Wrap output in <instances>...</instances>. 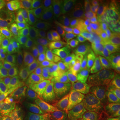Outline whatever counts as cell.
<instances>
[{"label": "cell", "instance_id": "6da1fadb", "mask_svg": "<svg viewBox=\"0 0 120 120\" xmlns=\"http://www.w3.org/2000/svg\"><path fill=\"white\" fill-rule=\"evenodd\" d=\"M31 32L29 25L14 17L0 19V54L18 55L30 42Z\"/></svg>", "mask_w": 120, "mask_h": 120}, {"label": "cell", "instance_id": "7a4b0ae2", "mask_svg": "<svg viewBox=\"0 0 120 120\" xmlns=\"http://www.w3.org/2000/svg\"><path fill=\"white\" fill-rule=\"evenodd\" d=\"M107 36V27L104 11L93 17H89L81 38L82 40L99 45Z\"/></svg>", "mask_w": 120, "mask_h": 120}, {"label": "cell", "instance_id": "3957f363", "mask_svg": "<svg viewBox=\"0 0 120 120\" xmlns=\"http://www.w3.org/2000/svg\"><path fill=\"white\" fill-rule=\"evenodd\" d=\"M67 53L77 59L94 61L103 53V49L99 45L82 39H76Z\"/></svg>", "mask_w": 120, "mask_h": 120}, {"label": "cell", "instance_id": "277c9868", "mask_svg": "<svg viewBox=\"0 0 120 120\" xmlns=\"http://www.w3.org/2000/svg\"><path fill=\"white\" fill-rule=\"evenodd\" d=\"M14 17L23 23L34 21L41 17L38 1H17L12 5Z\"/></svg>", "mask_w": 120, "mask_h": 120}, {"label": "cell", "instance_id": "5b68a950", "mask_svg": "<svg viewBox=\"0 0 120 120\" xmlns=\"http://www.w3.org/2000/svg\"><path fill=\"white\" fill-rule=\"evenodd\" d=\"M104 12L107 27V36L113 37L120 33V1H105Z\"/></svg>", "mask_w": 120, "mask_h": 120}, {"label": "cell", "instance_id": "8992f818", "mask_svg": "<svg viewBox=\"0 0 120 120\" xmlns=\"http://www.w3.org/2000/svg\"><path fill=\"white\" fill-rule=\"evenodd\" d=\"M41 17H46L54 20L64 19V0L38 1Z\"/></svg>", "mask_w": 120, "mask_h": 120}, {"label": "cell", "instance_id": "52a82bcc", "mask_svg": "<svg viewBox=\"0 0 120 120\" xmlns=\"http://www.w3.org/2000/svg\"><path fill=\"white\" fill-rule=\"evenodd\" d=\"M56 31H57V46L60 52H66L68 51L76 40L68 29L64 19L56 20Z\"/></svg>", "mask_w": 120, "mask_h": 120}, {"label": "cell", "instance_id": "ba28073f", "mask_svg": "<svg viewBox=\"0 0 120 120\" xmlns=\"http://www.w3.org/2000/svg\"><path fill=\"white\" fill-rule=\"evenodd\" d=\"M58 56L57 74L67 81L76 74V58L67 53L60 51H58Z\"/></svg>", "mask_w": 120, "mask_h": 120}, {"label": "cell", "instance_id": "9c48e42d", "mask_svg": "<svg viewBox=\"0 0 120 120\" xmlns=\"http://www.w3.org/2000/svg\"><path fill=\"white\" fill-rule=\"evenodd\" d=\"M0 65L17 79H20L27 72L26 68L15 54H0Z\"/></svg>", "mask_w": 120, "mask_h": 120}, {"label": "cell", "instance_id": "30bf717a", "mask_svg": "<svg viewBox=\"0 0 120 120\" xmlns=\"http://www.w3.org/2000/svg\"><path fill=\"white\" fill-rule=\"evenodd\" d=\"M68 86H73L78 89L95 94L96 91L101 83L94 76H87L75 74L71 78L67 80Z\"/></svg>", "mask_w": 120, "mask_h": 120}, {"label": "cell", "instance_id": "8fae6325", "mask_svg": "<svg viewBox=\"0 0 120 120\" xmlns=\"http://www.w3.org/2000/svg\"><path fill=\"white\" fill-rule=\"evenodd\" d=\"M88 14L86 11H82L73 17L64 19L68 29L75 38H80L82 31L88 19Z\"/></svg>", "mask_w": 120, "mask_h": 120}, {"label": "cell", "instance_id": "7c38bea8", "mask_svg": "<svg viewBox=\"0 0 120 120\" xmlns=\"http://www.w3.org/2000/svg\"><path fill=\"white\" fill-rule=\"evenodd\" d=\"M18 59L27 69V71L34 73L38 71V60L32 46L26 45L18 53Z\"/></svg>", "mask_w": 120, "mask_h": 120}, {"label": "cell", "instance_id": "4fadbf2b", "mask_svg": "<svg viewBox=\"0 0 120 120\" xmlns=\"http://www.w3.org/2000/svg\"><path fill=\"white\" fill-rule=\"evenodd\" d=\"M26 74L35 82L39 90L45 91L50 88L57 76V73H49L39 71L34 73L27 71Z\"/></svg>", "mask_w": 120, "mask_h": 120}, {"label": "cell", "instance_id": "5bb4252c", "mask_svg": "<svg viewBox=\"0 0 120 120\" xmlns=\"http://www.w3.org/2000/svg\"><path fill=\"white\" fill-rule=\"evenodd\" d=\"M19 80L23 87L26 97L28 99L30 105H35L38 103L39 101L41 94L39 88L35 82L26 74L19 79Z\"/></svg>", "mask_w": 120, "mask_h": 120}, {"label": "cell", "instance_id": "9a60e30c", "mask_svg": "<svg viewBox=\"0 0 120 120\" xmlns=\"http://www.w3.org/2000/svg\"><path fill=\"white\" fill-rule=\"evenodd\" d=\"M99 98L105 100L110 98L120 96V82L101 83L96 91Z\"/></svg>", "mask_w": 120, "mask_h": 120}, {"label": "cell", "instance_id": "2e32d148", "mask_svg": "<svg viewBox=\"0 0 120 120\" xmlns=\"http://www.w3.org/2000/svg\"><path fill=\"white\" fill-rule=\"evenodd\" d=\"M86 1L64 0V19L73 17L86 9Z\"/></svg>", "mask_w": 120, "mask_h": 120}, {"label": "cell", "instance_id": "e0dca14e", "mask_svg": "<svg viewBox=\"0 0 120 120\" xmlns=\"http://www.w3.org/2000/svg\"><path fill=\"white\" fill-rule=\"evenodd\" d=\"M30 42L31 45H46L49 46H53L49 39L48 38L42 24L38 19L35 23L34 30L31 35Z\"/></svg>", "mask_w": 120, "mask_h": 120}, {"label": "cell", "instance_id": "ac0fdd59", "mask_svg": "<svg viewBox=\"0 0 120 120\" xmlns=\"http://www.w3.org/2000/svg\"><path fill=\"white\" fill-rule=\"evenodd\" d=\"M58 51L43 60L38 61V71L49 73H57L58 69Z\"/></svg>", "mask_w": 120, "mask_h": 120}, {"label": "cell", "instance_id": "d6986e66", "mask_svg": "<svg viewBox=\"0 0 120 120\" xmlns=\"http://www.w3.org/2000/svg\"><path fill=\"white\" fill-rule=\"evenodd\" d=\"M90 106L92 120H107L108 108L105 106L103 100L95 95Z\"/></svg>", "mask_w": 120, "mask_h": 120}, {"label": "cell", "instance_id": "ffe728a7", "mask_svg": "<svg viewBox=\"0 0 120 120\" xmlns=\"http://www.w3.org/2000/svg\"><path fill=\"white\" fill-rule=\"evenodd\" d=\"M68 87L75 98L78 109L91 105L93 99L95 96V94L87 92L86 91L74 87L73 86H68Z\"/></svg>", "mask_w": 120, "mask_h": 120}, {"label": "cell", "instance_id": "44dd1931", "mask_svg": "<svg viewBox=\"0 0 120 120\" xmlns=\"http://www.w3.org/2000/svg\"><path fill=\"white\" fill-rule=\"evenodd\" d=\"M39 22L42 24L48 38L49 39L52 45L57 49V31H56V20L46 17H41L38 19Z\"/></svg>", "mask_w": 120, "mask_h": 120}, {"label": "cell", "instance_id": "7402d4cb", "mask_svg": "<svg viewBox=\"0 0 120 120\" xmlns=\"http://www.w3.org/2000/svg\"><path fill=\"white\" fill-rule=\"evenodd\" d=\"M19 84V80L13 75L9 76L5 80L1 91V95L13 101V98Z\"/></svg>", "mask_w": 120, "mask_h": 120}, {"label": "cell", "instance_id": "603a6c76", "mask_svg": "<svg viewBox=\"0 0 120 120\" xmlns=\"http://www.w3.org/2000/svg\"><path fill=\"white\" fill-rule=\"evenodd\" d=\"M61 101V106L63 107L64 111L68 114V116L71 119H73L78 109L75 98L69 89L67 90L64 94L62 95Z\"/></svg>", "mask_w": 120, "mask_h": 120}, {"label": "cell", "instance_id": "cb8c5ba5", "mask_svg": "<svg viewBox=\"0 0 120 120\" xmlns=\"http://www.w3.org/2000/svg\"><path fill=\"white\" fill-rule=\"evenodd\" d=\"M67 81L64 80L61 77L58 75L56 77V80L53 83L50 88L47 90V93L49 95L53 97H60L62 96L65 93V91L68 90Z\"/></svg>", "mask_w": 120, "mask_h": 120}, {"label": "cell", "instance_id": "d4e9b609", "mask_svg": "<svg viewBox=\"0 0 120 120\" xmlns=\"http://www.w3.org/2000/svg\"><path fill=\"white\" fill-rule=\"evenodd\" d=\"M100 62L105 72L112 82H120V70L113 61L103 60Z\"/></svg>", "mask_w": 120, "mask_h": 120}, {"label": "cell", "instance_id": "484cf974", "mask_svg": "<svg viewBox=\"0 0 120 120\" xmlns=\"http://www.w3.org/2000/svg\"><path fill=\"white\" fill-rule=\"evenodd\" d=\"M31 105L28 99L27 98L23 87L20 83L17 87L15 94L13 98V106L15 109H24L25 107Z\"/></svg>", "mask_w": 120, "mask_h": 120}, {"label": "cell", "instance_id": "4316f807", "mask_svg": "<svg viewBox=\"0 0 120 120\" xmlns=\"http://www.w3.org/2000/svg\"><path fill=\"white\" fill-rule=\"evenodd\" d=\"M47 120H59L65 112L61 105L48 102L46 106Z\"/></svg>", "mask_w": 120, "mask_h": 120}, {"label": "cell", "instance_id": "83f0119b", "mask_svg": "<svg viewBox=\"0 0 120 120\" xmlns=\"http://www.w3.org/2000/svg\"><path fill=\"white\" fill-rule=\"evenodd\" d=\"M76 63V74L81 75L94 76L93 65L90 61L82 59H77Z\"/></svg>", "mask_w": 120, "mask_h": 120}, {"label": "cell", "instance_id": "f1b7e54d", "mask_svg": "<svg viewBox=\"0 0 120 120\" xmlns=\"http://www.w3.org/2000/svg\"><path fill=\"white\" fill-rule=\"evenodd\" d=\"M105 1L90 0L86 4V11L89 17H93L104 11Z\"/></svg>", "mask_w": 120, "mask_h": 120}, {"label": "cell", "instance_id": "f546056e", "mask_svg": "<svg viewBox=\"0 0 120 120\" xmlns=\"http://www.w3.org/2000/svg\"><path fill=\"white\" fill-rule=\"evenodd\" d=\"M34 50L38 61L41 60L50 56L54 52L58 50L53 46H49L46 45H31Z\"/></svg>", "mask_w": 120, "mask_h": 120}, {"label": "cell", "instance_id": "4dcf8cb0", "mask_svg": "<svg viewBox=\"0 0 120 120\" xmlns=\"http://www.w3.org/2000/svg\"><path fill=\"white\" fill-rule=\"evenodd\" d=\"M9 120H33V111L27 109L14 108Z\"/></svg>", "mask_w": 120, "mask_h": 120}, {"label": "cell", "instance_id": "1f68e13d", "mask_svg": "<svg viewBox=\"0 0 120 120\" xmlns=\"http://www.w3.org/2000/svg\"><path fill=\"white\" fill-rule=\"evenodd\" d=\"M33 120H47L46 105L42 101H39L34 105Z\"/></svg>", "mask_w": 120, "mask_h": 120}, {"label": "cell", "instance_id": "d6a6232c", "mask_svg": "<svg viewBox=\"0 0 120 120\" xmlns=\"http://www.w3.org/2000/svg\"><path fill=\"white\" fill-rule=\"evenodd\" d=\"M93 73H94V77L101 83L112 82L107 76L106 73L105 72L101 62H98L95 64L93 69Z\"/></svg>", "mask_w": 120, "mask_h": 120}, {"label": "cell", "instance_id": "836d02e7", "mask_svg": "<svg viewBox=\"0 0 120 120\" xmlns=\"http://www.w3.org/2000/svg\"><path fill=\"white\" fill-rule=\"evenodd\" d=\"M91 112L90 105L79 109L72 120H91Z\"/></svg>", "mask_w": 120, "mask_h": 120}, {"label": "cell", "instance_id": "e575fe53", "mask_svg": "<svg viewBox=\"0 0 120 120\" xmlns=\"http://www.w3.org/2000/svg\"><path fill=\"white\" fill-rule=\"evenodd\" d=\"M105 107L115 111L120 115V96L116 98H110L103 100Z\"/></svg>", "mask_w": 120, "mask_h": 120}, {"label": "cell", "instance_id": "d590c367", "mask_svg": "<svg viewBox=\"0 0 120 120\" xmlns=\"http://www.w3.org/2000/svg\"><path fill=\"white\" fill-rule=\"evenodd\" d=\"M12 9L11 1L6 0H0V19L5 17V15Z\"/></svg>", "mask_w": 120, "mask_h": 120}, {"label": "cell", "instance_id": "8d00e7d4", "mask_svg": "<svg viewBox=\"0 0 120 120\" xmlns=\"http://www.w3.org/2000/svg\"><path fill=\"white\" fill-rule=\"evenodd\" d=\"M13 109V106H0V120H9Z\"/></svg>", "mask_w": 120, "mask_h": 120}, {"label": "cell", "instance_id": "74e56055", "mask_svg": "<svg viewBox=\"0 0 120 120\" xmlns=\"http://www.w3.org/2000/svg\"><path fill=\"white\" fill-rule=\"evenodd\" d=\"M110 55L113 60V62L117 66V68L120 70V53L111 49Z\"/></svg>", "mask_w": 120, "mask_h": 120}, {"label": "cell", "instance_id": "f35d334b", "mask_svg": "<svg viewBox=\"0 0 120 120\" xmlns=\"http://www.w3.org/2000/svg\"><path fill=\"white\" fill-rule=\"evenodd\" d=\"M107 120H120V115L115 111L108 108Z\"/></svg>", "mask_w": 120, "mask_h": 120}, {"label": "cell", "instance_id": "ab89813d", "mask_svg": "<svg viewBox=\"0 0 120 120\" xmlns=\"http://www.w3.org/2000/svg\"><path fill=\"white\" fill-rule=\"evenodd\" d=\"M0 106H13V101L0 95Z\"/></svg>", "mask_w": 120, "mask_h": 120}, {"label": "cell", "instance_id": "60d3db41", "mask_svg": "<svg viewBox=\"0 0 120 120\" xmlns=\"http://www.w3.org/2000/svg\"><path fill=\"white\" fill-rule=\"evenodd\" d=\"M11 74L0 65V80L4 83L5 80Z\"/></svg>", "mask_w": 120, "mask_h": 120}, {"label": "cell", "instance_id": "b9f144b4", "mask_svg": "<svg viewBox=\"0 0 120 120\" xmlns=\"http://www.w3.org/2000/svg\"><path fill=\"white\" fill-rule=\"evenodd\" d=\"M109 46L111 47V49H114L120 53V46L118 45L116 43H115V41H110L109 43Z\"/></svg>", "mask_w": 120, "mask_h": 120}, {"label": "cell", "instance_id": "7bdbcfd3", "mask_svg": "<svg viewBox=\"0 0 120 120\" xmlns=\"http://www.w3.org/2000/svg\"><path fill=\"white\" fill-rule=\"evenodd\" d=\"M59 120H72V119L68 116V114L65 112Z\"/></svg>", "mask_w": 120, "mask_h": 120}, {"label": "cell", "instance_id": "ee69618b", "mask_svg": "<svg viewBox=\"0 0 120 120\" xmlns=\"http://www.w3.org/2000/svg\"><path fill=\"white\" fill-rule=\"evenodd\" d=\"M115 43H116L118 45L120 46V33L118 35H116V41Z\"/></svg>", "mask_w": 120, "mask_h": 120}, {"label": "cell", "instance_id": "f6af8a7d", "mask_svg": "<svg viewBox=\"0 0 120 120\" xmlns=\"http://www.w3.org/2000/svg\"><path fill=\"white\" fill-rule=\"evenodd\" d=\"M2 85H3V82L0 80V95H1V88H2Z\"/></svg>", "mask_w": 120, "mask_h": 120}, {"label": "cell", "instance_id": "bcb514c9", "mask_svg": "<svg viewBox=\"0 0 120 120\" xmlns=\"http://www.w3.org/2000/svg\"></svg>", "mask_w": 120, "mask_h": 120}]
</instances>
